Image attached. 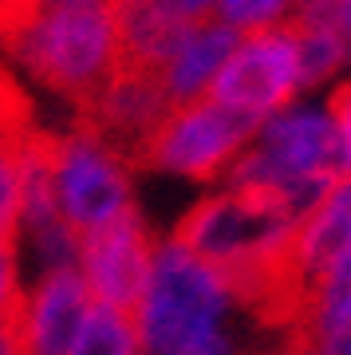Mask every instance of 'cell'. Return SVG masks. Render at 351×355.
Instances as JSON below:
<instances>
[{"label":"cell","instance_id":"obj_1","mask_svg":"<svg viewBox=\"0 0 351 355\" xmlns=\"http://www.w3.org/2000/svg\"><path fill=\"white\" fill-rule=\"evenodd\" d=\"M8 51L44 87L71 99L76 111H83L103 91V83L114 76V64H119L111 0L40 8V16L12 40Z\"/></svg>","mask_w":351,"mask_h":355},{"label":"cell","instance_id":"obj_2","mask_svg":"<svg viewBox=\"0 0 351 355\" xmlns=\"http://www.w3.org/2000/svg\"><path fill=\"white\" fill-rule=\"evenodd\" d=\"M300 217L304 214L280 190H268V186H229L225 193L194 205L178 221L170 245L186 249L214 277H221L229 268L252 261L264 249H273L284 233H292V225Z\"/></svg>","mask_w":351,"mask_h":355},{"label":"cell","instance_id":"obj_3","mask_svg":"<svg viewBox=\"0 0 351 355\" xmlns=\"http://www.w3.org/2000/svg\"><path fill=\"white\" fill-rule=\"evenodd\" d=\"M217 316H221V288L214 272L186 249L162 245L154 253L146 284L142 340L158 355H229L225 336L217 331Z\"/></svg>","mask_w":351,"mask_h":355},{"label":"cell","instance_id":"obj_4","mask_svg":"<svg viewBox=\"0 0 351 355\" xmlns=\"http://www.w3.org/2000/svg\"><path fill=\"white\" fill-rule=\"evenodd\" d=\"M261 123L229 111L214 99L174 107L154 139L142 146L135 170H170L198 182H214L237 162V154L257 139Z\"/></svg>","mask_w":351,"mask_h":355},{"label":"cell","instance_id":"obj_5","mask_svg":"<svg viewBox=\"0 0 351 355\" xmlns=\"http://www.w3.org/2000/svg\"><path fill=\"white\" fill-rule=\"evenodd\" d=\"M51 178H55V205L63 229L76 241V253L83 237H91L130 205V170L79 123L67 135H55Z\"/></svg>","mask_w":351,"mask_h":355},{"label":"cell","instance_id":"obj_6","mask_svg":"<svg viewBox=\"0 0 351 355\" xmlns=\"http://www.w3.org/2000/svg\"><path fill=\"white\" fill-rule=\"evenodd\" d=\"M296 91H300V55H296V32L284 20V24L245 32L205 99L264 127L273 114L289 111Z\"/></svg>","mask_w":351,"mask_h":355},{"label":"cell","instance_id":"obj_7","mask_svg":"<svg viewBox=\"0 0 351 355\" xmlns=\"http://www.w3.org/2000/svg\"><path fill=\"white\" fill-rule=\"evenodd\" d=\"M83 257V284H87L95 308H107L114 316L130 320L142 331V304H146V284L154 268V241L135 205L95 229L79 241Z\"/></svg>","mask_w":351,"mask_h":355},{"label":"cell","instance_id":"obj_8","mask_svg":"<svg viewBox=\"0 0 351 355\" xmlns=\"http://www.w3.org/2000/svg\"><path fill=\"white\" fill-rule=\"evenodd\" d=\"M174 103L166 99L158 71H130L114 67V76L103 83V91L79 111V127H87L95 139L123 158L126 170L138 166L142 146L154 139V130L166 123Z\"/></svg>","mask_w":351,"mask_h":355},{"label":"cell","instance_id":"obj_9","mask_svg":"<svg viewBox=\"0 0 351 355\" xmlns=\"http://www.w3.org/2000/svg\"><path fill=\"white\" fill-rule=\"evenodd\" d=\"M91 292L76 268H51L32 296H24L16 324V355H71L87 324Z\"/></svg>","mask_w":351,"mask_h":355},{"label":"cell","instance_id":"obj_10","mask_svg":"<svg viewBox=\"0 0 351 355\" xmlns=\"http://www.w3.org/2000/svg\"><path fill=\"white\" fill-rule=\"evenodd\" d=\"M241 32L225 28L221 20H205V24H194L186 32V40L178 44V51L166 60L162 67V87L166 99L174 107H186V103H198L209 95L217 71L225 67V60L233 55Z\"/></svg>","mask_w":351,"mask_h":355},{"label":"cell","instance_id":"obj_11","mask_svg":"<svg viewBox=\"0 0 351 355\" xmlns=\"http://www.w3.org/2000/svg\"><path fill=\"white\" fill-rule=\"evenodd\" d=\"M114 8V44H119V64L130 71H158L166 60L186 40L189 24H178L166 16L154 0H111Z\"/></svg>","mask_w":351,"mask_h":355},{"label":"cell","instance_id":"obj_12","mask_svg":"<svg viewBox=\"0 0 351 355\" xmlns=\"http://www.w3.org/2000/svg\"><path fill=\"white\" fill-rule=\"evenodd\" d=\"M292 32H296V55H300V87H316L327 76H336L339 67L351 60V44L343 40L332 20H304L289 16Z\"/></svg>","mask_w":351,"mask_h":355},{"label":"cell","instance_id":"obj_13","mask_svg":"<svg viewBox=\"0 0 351 355\" xmlns=\"http://www.w3.org/2000/svg\"><path fill=\"white\" fill-rule=\"evenodd\" d=\"M296 8V0H217L214 20H221L233 32H257V28L284 24Z\"/></svg>","mask_w":351,"mask_h":355},{"label":"cell","instance_id":"obj_14","mask_svg":"<svg viewBox=\"0 0 351 355\" xmlns=\"http://www.w3.org/2000/svg\"><path fill=\"white\" fill-rule=\"evenodd\" d=\"M20 142L0 139V237L20 233Z\"/></svg>","mask_w":351,"mask_h":355},{"label":"cell","instance_id":"obj_15","mask_svg":"<svg viewBox=\"0 0 351 355\" xmlns=\"http://www.w3.org/2000/svg\"><path fill=\"white\" fill-rule=\"evenodd\" d=\"M28 130H32V99L0 67V139H24Z\"/></svg>","mask_w":351,"mask_h":355},{"label":"cell","instance_id":"obj_16","mask_svg":"<svg viewBox=\"0 0 351 355\" xmlns=\"http://www.w3.org/2000/svg\"><path fill=\"white\" fill-rule=\"evenodd\" d=\"M327 119L336 127V139H339V154H343V178L351 182V79L339 83L327 99Z\"/></svg>","mask_w":351,"mask_h":355},{"label":"cell","instance_id":"obj_17","mask_svg":"<svg viewBox=\"0 0 351 355\" xmlns=\"http://www.w3.org/2000/svg\"><path fill=\"white\" fill-rule=\"evenodd\" d=\"M24 292L16 280V237H0V320L20 312Z\"/></svg>","mask_w":351,"mask_h":355},{"label":"cell","instance_id":"obj_18","mask_svg":"<svg viewBox=\"0 0 351 355\" xmlns=\"http://www.w3.org/2000/svg\"><path fill=\"white\" fill-rule=\"evenodd\" d=\"M40 0H0V44L12 48V40L40 16Z\"/></svg>","mask_w":351,"mask_h":355},{"label":"cell","instance_id":"obj_19","mask_svg":"<svg viewBox=\"0 0 351 355\" xmlns=\"http://www.w3.org/2000/svg\"><path fill=\"white\" fill-rule=\"evenodd\" d=\"M166 16H174L178 24H205V20H214L217 12V0H154Z\"/></svg>","mask_w":351,"mask_h":355},{"label":"cell","instance_id":"obj_20","mask_svg":"<svg viewBox=\"0 0 351 355\" xmlns=\"http://www.w3.org/2000/svg\"><path fill=\"white\" fill-rule=\"evenodd\" d=\"M16 324H20V312H12L8 320H0V355H16Z\"/></svg>","mask_w":351,"mask_h":355},{"label":"cell","instance_id":"obj_21","mask_svg":"<svg viewBox=\"0 0 351 355\" xmlns=\"http://www.w3.org/2000/svg\"><path fill=\"white\" fill-rule=\"evenodd\" d=\"M336 28L343 32V40L351 44V0H336Z\"/></svg>","mask_w":351,"mask_h":355},{"label":"cell","instance_id":"obj_22","mask_svg":"<svg viewBox=\"0 0 351 355\" xmlns=\"http://www.w3.org/2000/svg\"><path fill=\"white\" fill-rule=\"evenodd\" d=\"M44 8H55V4H79V0H40Z\"/></svg>","mask_w":351,"mask_h":355}]
</instances>
